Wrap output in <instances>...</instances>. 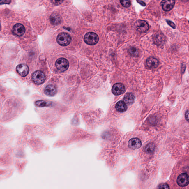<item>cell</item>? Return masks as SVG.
I'll return each mask as SVG.
<instances>
[{
  "label": "cell",
  "instance_id": "52a82bcc",
  "mask_svg": "<svg viewBox=\"0 0 189 189\" xmlns=\"http://www.w3.org/2000/svg\"><path fill=\"white\" fill-rule=\"evenodd\" d=\"M142 145L141 141L138 138L131 139L128 143V147L132 150H136L140 148Z\"/></svg>",
  "mask_w": 189,
  "mask_h": 189
},
{
  "label": "cell",
  "instance_id": "e0dca14e",
  "mask_svg": "<svg viewBox=\"0 0 189 189\" xmlns=\"http://www.w3.org/2000/svg\"><path fill=\"white\" fill-rule=\"evenodd\" d=\"M165 40L163 34H158L156 36L155 38H154V43L156 45H162L165 41Z\"/></svg>",
  "mask_w": 189,
  "mask_h": 189
},
{
  "label": "cell",
  "instance_id": "7402d4cb",
  "mask_svg": "<svg viewBox=\"0 0 189 189\" xmlns=\"http://www.w3.org/2000/svg\"><path fill=\"white\" fill-rule=\"evenodd\" d=\"M53 4L56 5H59L63 3V0H51Z\"/></svg>",
  "mask_w": 189,
  "mask_h": 189
},
{
  "label": "cell",
  "instance_id": "83f0119b",
  "mask_svg": "<svg viewBox=\"0 0 189 189\" xmlns=\"http://www.w3.org/2000/svg\"><path fill=\"white\" fill-rule=\"evenodd\" d=\"M185 118L187 120L188 122L189 121V111L188 110H187V111L186 112L185 114Z\"/></svg>",
  "mask_w": 189,
  "mask_h": 189
},
{
  "label": "cell",
  "instance_id": "7c38bea8",
  "mask_svg": "<svg viewBox=\"0 0 189 189\" xmlns=\"http://www.w3.org/2000/svg\"><path fill=\"white\" fill-rule=\"evenodd\" d=\"M51 23L52 24L54 25H57L60 24L61 22L62 18L59 14L54 13L51 15L50 17Z\"/></svg>",
  "mask_w": 189,
  "mask_h": 189
},
{
  "label": "cell",
  "instance_id": "6da1fadb",
  "mask_svg": "<svg viewBox=\"0 0 189 189\" xmlns=\"http://www.w3.org/2000/svg\"><path fill=\"white\" fill-rule=\"evenodd\" d=\"M71 40V37L69 34L65 33H62L59 34L57 38L58 43L63 46H67L69 45Z\"/></svg>",
  "mask_w": 189,
  "mask_h": 189
},
{
  "label": "cell",
  "instance_id": "30bf717a",
  "mask_svg": "<svg viewBox=\"0 0 189 189\" xmlns=\"http://www.w3.org/2000/svg\"><path fill=\"white\" fill-rule=\"evenodd\" d=\"M12 31L15 35L21 36L25 32V28L23 25L18 23L13 26Z\"/></svg>",
  "mask_w": 189,
  "mask_h": 189
},
{
  "label": "cell",
  "instance_id": "d6986e66",
  "mask_svg": "<svg viewBox=\"0 0 189 189\" xmlns=\"http://www.w3.org/2000/svg\"><path fill=\"white\" fill-rule=\"evenodd\" d=\"M155 149V147L153 144L150 143L147 145L144 148V151L147 153L151 154L153 152Z\"/></svg>",
  "mask_w": 189,
  "mask_h": 189
},
{
  "label": "cell",
  "instance_id": "5b68a950",
  "mask_svg": "<svg viewBox=\"0 0 189 189\" xmlns=\"http://www.w3.org/2000/svg\"><path fill=\"white\" fill-rule=\"evenodd\" d=\"M135 27L138 31L141 33L147 32L149 29V25L146 21L138 20L135 24Z\"/></svg>",
  "mask_w": 189,
  "mask_h": 189
},
{
  "label": "cell",
  "instance_id": "2e32d148",
  "mask_svg": "<svg viewBox=\"0 0 189 189\" xmlns=\"http://www.w3.org/2000/svg\"><path fill=\"white\" fill-rule=\"evenodd\" d=\"M135 100V96L132 93H127L124 96L123 100L126 103L131 104L133 103Z\"/></svg>",
  "mask_w": 189,
  "mask_h": 189
},
{
  "label": "cell",
  "instance_id": "603a6c76",
  "mask_svg": "<svg viewBox=\"0 0 189 189\" xmlns=\"http://www.w3.org/2000/svg\"><path fill=\"white\" fill-rule=\"evenodd\" d=\"M158 188H165V189H169V186L167 183H163V184H161L158 186Z\"/></svg>",
  "mask_w": 189,
  "mask_h": 189
},
{
  "label": "cell",
  "instance_id": "277c9868",
  "mask_svg": "<svg viewBox=\"0 0 189 189\" xmlns=\"http://www.w3.org/2000/svg\"><path fill=\"white\" fill-rule=\"evenodd\" d=\"M56 68L61 72L67 70L69 66L68 61L63 58H61L58 59L56 62Z\"/></svg>",
  "mask_w": 189,
  "mask_h": 189
},
{
  "label": "cell",
  "instance_id": "f1b7e54d",
  "mask_svg": "<svg viewBox=\"0 0 189 189\" xmlns=\"http://www.w3.org/2000/svg\"><path fill=\"white\" fill-rule=\"evenodd\" d=\"M183 1H184V2H187V1H188V0H182Z\"/></svg>",
  "mask_w": 189,
  "mask_h": 189
},
{
  "label": "cell",
  "instance_id": "484cf974",
  "mask_svg": "<svg viewBox=\"0 0 189 189\" xmlns=\"http://www.w3.org/2000/svg\"><path fill=\"white\" fill-rule=\"evenodd\" d=\"M6 128H4V127L1 126L0 125V138H1V136H3L4 135H5V134L4 133H2V132H4V131L6 130Z\"/></svg>",
  "mask_w": 189,
  "mask_h": 189
},
{
  "label": "cell",
  "instance_id": "d4e9b609",
  "mask_svg": "<svg viewBox=\"0 0 189 189\" xmlns=\"http://www.w3.org/2000/svg\"><path fill=\"white\" fill-rule=\"evenodd\" d=\"M11 2V0H0V5L9 4Z\"/></svg>",
  "mask_w": 189,
  "mask_h": 189
},
{
  "label": "cell",
  "instance_id": "ffe728a7",
  "mask_svg": "<svg viewBox=\"0 0 189 189\" xmlns=\"http://www.w3.org/2000/svg\"><path fill=\"white\" fill-rule=\"evenodd\" d=\"M129 52L131 56L134 57H137L139 56V52L138 50L134 47H131L130 48Z\"/></svg>",
  "mask_w": 189,
  "mask_h": 189
},
{
  "label": "cell",
  "instance_id": "3957f363",
  "mask_svg": "<svg viewBox=\"0 0 189 189\" xmlns=\"http://www.w3.org/2000/svg\"><path fill=\"white\" fill-rule=\"evenodd\" d=\"M32 79L34 83L40 85L45 82V74L42 72L37 71L33 73Z\"/></svg>",
  "mask_w": 189,
  "mask_h": 189
},
{
  "label": "cell",
  "instance_id": "8fae6325",
  "mask_svg": "<svg viewBox=\"0 0 189 189\" xmlns=\"http://www.w3.org/2000/svg\"><path fill=\"white\" fill-rule=\"evenodd\" d=\"M125 87L123 84L118 83L115 84L112 88V92L115 96L122 94L125 92Z\"/></svg>",
  "mask_w": 189,
  "mask_h": 189
},
{
  "label": "cell",
  "instance_id": "ba28073f",
  "mask_svg": "<svg viewBox=\"0 0 189 189\" xmlns=\"http://www.w3.org/2000/svg\"><path fill=\"white\" fill-rule=\"evenodd\" d=\"M175 4V0H162L160 5L164 11L168 12L172 9Z\"/></svg>",
  "mask_w": 189,
  "mask_h": 189
},
{
  "label": "cell",
  "instance_id": "7a4b0ae2",
  "mask_svg": "<svg viewBox=\"0 0 189 189\" xmlns=\"http://www.w3.org/2000/svg\"><path fill=\"white\" fill-rule=\"evenodd\" d=\"M99 37L97 34L93 32H89L85 34L84 40L88 45H96L99 41Z\"/></svg>",
  "mask_w": 189,
  "mask_h": 189
},
{
  "label": "cell",
  "instance_id": "9a60e30c",
  "mask_svg": "<svg viewBox=\"0 0 189 189\" xmlns=\"http://www.w3.org/2000/svg\"><path fill=\"white\" fill-rule=\"evenodd\" d=\"M117 111L120 112H124L127 109V107L125 102L122 101L118 102L116 105Z\"/></svg>",
  "mask_w": 189,
  "mask_h": 189
},
{
  "label": "cell",
  "instance_id": "9c48e42d",
  "mask_svg": "<svg viewBox=\"0 0 189 189\" xmlns=\"http://www.w3.org/2000/svg\"><path fill=\"white\" fill-rule=\"evenodd\" d=\"M16 71L22 77L26 76L29 72V69L27 65L20 64L16 67Z\"/></svg>",
  "mask_w": 189,
  "mask_h": 189
},
{
  "label": "cell",
  "instance_id": "4fadbf2b",
  "mask_svg": "<svg viewBox=\"0 0 189 189\" xmlns=\"http://www.w3.org/2000/svg\"><path fill=\"white\" fill-rule=\"evenodd\" d=\"M45 92L47 96H54L57 92L56 87L52 85H48L45 87Z\"/></svg>",
  "mask_w": 189,
  "mask_h": 189
},
{
  "label": "cell",
  "instance_id": "4316f807",
  "mask_svg": "<svg viewBox=\"0 0 189 189\" xmlns=\"http://www.w3.org/2000/svg\"><path fill=\"white\" fill-rule=\"evenodd\" d=\"M137 1L138 3L140 4L141 5L143 6H145L146 5V3L142 1V0H137Z\"/></svg>",
  "mask_w": 189,
  "mask_h": 189
},
{
  "label": "cell",
  "instance_id": "8992f818",
  "mask_svg": "<svg viewBox=\"0 0 189 189\" xmlns=\"http://www.w3.org/2000/svg\"><path fill=\"white\" fill-rule=\"evenodd\" d=\"M178 184L181 187H186L189 184V176L186 173L179 175L177 179Z\"/></svg>",
  "mask_w": 189,
  "mask_h": 189
},
{
  "label": "cell",
  "instance_id": "5bb4252c",
  "mask_svg": "<svg viewBox=\"0 0 189 189\" xmlns=\"http://www.w3.org/2000/svg\"><path fill=\"white\" fill-rule=\"evenodd\" d=\"M146 64L150 68H154L158 66L159 62L157 59L151 57L147 59L146 61Z\"/></svg>",
  "mask_w": 189,
  "mask_h": 189
},
{
  "label": "cell",
  "instance_id": "cb8c5ba5",
  "mask_svg": "<svg viewBox=\"0 0 189 189\" xmlns=\"http://www.w3.org/2000/svg\"><path fill=\"white\" fill-rule=\"evenodd\" d=\"M166 22L167 23H168V24H169V26H170L171 27H172V28L174 29H176V26L174 23L172 22L171 21L169 20H166Z\"/></svg>",
  "mask_w": 189,
  "mask_h": 189
},
{
  "label": "cell",
  "instance_id": "ac0fdd59",
  "mask_svg": "<svg viewBox=\"0 0 189 189\" xmlns=\"http://www.w3.org/2000/svg\"><path fill=\"white\" fill-rule=\"evenodd\" d=\"M52 103L50 102L43 100H38L35 103V105L39 107H49L52 105Z\"/></svg>",
  "mask_w": 189,
  "mask_h": 189
},
{
  "label": "cell",
  "instance_id": "44dd1931",
  "mask_svg": "<svg viewBox=\"0 0 189 189\" xmlns=\"http://www.w3.org/2000/svg\"><path fill=\"white\" fill-rule=\"evenodd\" d=\"M121 3L123 6L125 8H129L131 6L130 0H120Z\"/></svg>",
  "mask_w": 189,
  "mask_h": 189
},
{
  "label": "cell",
  "instance_id": "f546056e",
  "mask_svg": "<svg viewBox=\"0 0 189 189\" xmlns=\"http://www.w3.org/2000/svg\"><path fill=\"white\" fill-rule=\"evenodd\" d=\"M0 28H1V25H0Z\"/></svg>",
  "mask_w": 189,
  "mask_h": 189
}]
</instances>
